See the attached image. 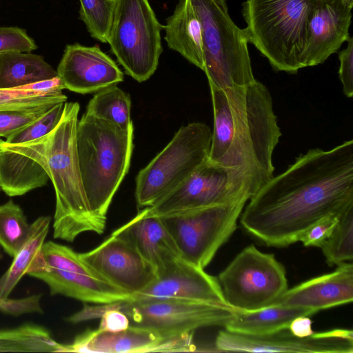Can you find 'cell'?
Returning a JSON list of instances; mask_svg holds the SVG:
<instances>
[{"label": "cell", "mask_w": 353, "mask_h": 353, "mask_svg": "<svg viewBox=\"0 0 353 353\" xmlns=\"http://www.w3.org/2000/svg\"><path fill=\"white\" fill-rule=\"evenodd\" d=\"M79 19L90 36L107 43L116 0H79Z\"/></svg>", "instance_id": "f546056e"}, {"label": "cell", "mask_w": 353, "mask_h": 353, "mask_svg": "<svg viewBox=\"0 0 353 353\" xmlns=\"http://www.w3.org/2000/svg\"><path fill=\"white\" fill-rule=\"evenodd\" d=\"M130 326L127 315L117 307L116 303H108L107 309L100 317L99 330L117 332L126 330Z\"/></svg>", "instance_id": "d590c367"}, {"label": "cell", "mask_w": 353, "mask_h": 353, "mask_svg": "<svg viewBox=\"0 0 353 353\" xmlns=\"http://www.w3.org/2000/svg\"><path fill=\"white\" fill-rule=\"evenodd\" d=\"M345 48L339 53L340 62L339 77L343 87V92L347 98L353 97V38L346 41Z\"/></svg>", "instance_id": "836d02e7"}, {"label": "cell", "mask_w": 353, "mask_h": 353, "mask_svg": "<svg viewBox=\"0 0 353 353\" xmlns=\"http://www.w3.org/2000/svg\"><path fill=\"white\" fill-rule=\"evenodd\" d=\"M163 29L148 0H116L107 43L125 72L138 82L157 68Z\"/></svg>", "instance_id": "52a82bcc"}, {"label": "cell", "mask_w": 353, "mask_h": 353, "mask_svg": "<svg viewBox=\"0 0 353 353\" xmlns=\"http://www.w3.org/2000/svg\"><path fill=\"white\" fill-rule=\"evenodd\" d=\"M59 343L43 327L27 324L0 330V352H57Z\"/></svg>", "instance_id": "4316f807"}, {"label": "cell", "mask_w": 353, "mask_h": 353, "mask_svg": "<svg viewBox=\"0 0 353 353\" xmlns=\"http://www.w3.org/2000/svg\"><path fill=\"white\" fill-rule=\"evenodd\" d=\"M215 347L219 352L352 353L353 332L334 329L299 337L288 329L261 336L241 334L225 330L217 334Z\"/></svg>", "instance_id": "4fadbf2b"}, {"label": "cell", "mask_w": 353, "mask_h": 353, "mask_svg": "<svg viewBox=\"0 0 353 353\" xmlns=\"http://www.w3.org/2000/svg\"><path fill=\"white\" fill-rule=\"evenodd\" d=\"M202 27L208 83L220 88L246 86L254 77L245 29L232 20L225 0H191Z\"/></svg>", "instance_id": "5b68a950"}, {"label": "cell", "mask_w": 353, "mask_h": 353, "mask_svg": "<svg viewBox=\"0 0 353 353\" xmlns=\"http://www.w3.org/2000/svg\"><path fill=\"white\" fill-rule=\"evenodd\" d=\"M163 30L168 46L203 70L202 27L191 0H179Z\"/></svg>", "instance_id": "44dd1931"}, {"label": "cell", "mask_w": 353, "mask_h": 353, "mask_svg": "<svg viewBox=\"0 0 353 353\" xmlns=\"http://www.w3.org/2000/svg\"><path fill=\"white\" fill-rule=\"evenodd\" d=\"M352 9L343 0H319L308 22L304 68L323 63L348 39Z\"/></svg>", "instance_id": "ac0fdd59"}, {"label": "cell", "mask_w": 353, "mask_h": 353, "mask_svg": "<svg viewBox=\"0 0 353 353\" xmlns=\"http://www.w3.org/2000/svg\"><path fill=\"white\" fill-rule=\"evenodd\" d=\"M59 78L17 88H0V111L53 106L65 102L67 97Z\"/></svg>", "instance_id": "d4e9b609"}, {"label": "cell", "mask_w": 353, "mask_h": 353, "mask_svg": "<svg viewBox=\"0 0 353 353\" xmlns=\"http://www.w3.org/2000/svg\"><path fill=\"white\" fill-rule=\"evenodd\" d=\"M288 330L294 336L306 337L314 333L312 329V321L308 316H300L290 323Z\"/></svg>", "instance_id": "8d00e7d4"}, {"label": "cell", "mask_w": 353, "mask_h": 353, "mask_svg": "<svg viewBox=\"0 0 353 353\" xmlns=\"http://www.w3.org/2000/svg\"><path fill=\"white\" fill-rule=\"evenodd\" d=\"M209 85L214 124L208 159L239 171L252 196L274 176L272 154L281 137L271 94L256 79L246 86Z\"/></svg>", "instance_id": "7a4b0ae2"}, {"label": "cell", "mask_w": 353, "mask_h": 353, "mask_svg": "<svg viewBox=\"0 0 353 353\" xmlns=\"http://www.w3.org/2000/svg\"><path fill=\"white\" fill-rule=\"evenodd\" d=\"M217 278L227 304L243 312L268 307L288 290L284 266L253 245L241 251Z\"/></svg>", "instance_id": "30bf717a"}, {"label": "cell", "mask_w": 353, "mask_h": 353, "mask_svg": "<svg viewBox=\"0 0 353 353\" xmlns=\"http://www.w3.org/2000/svg\"><path fill=\"white\" fill-rule=\"evenodd\" d=\"M114 232L128 240L157 273L181 256L161 217L148 214L145 208Z\"/></svg>", "instance_id": "ffe728a7"}, {"label": "cell", "mask_w": 353, "mask_h": 353, "mask_svg": "<svg viewBox=\"0 0 353 353\" xmlns=\"http://www.w3.org/2000/svg\"><path fill=\"white\" fill-rule=\"evenodd\" d=\"M212 130L196 122L182 126L136 177L139 208L153 205L184 181L208 157Z\"/></svg>", "instance_id": "8992f818"}, {"label": "cell", "mask_w": 353, "mask_h": 353, "mask_svg": "<svg viewBox=\"0 0 353 353\" xmlns=\"http://www.w3.org/2000/svg\"><path fill=\"white\" fill-rule=\"evenodd\" d=\"M350 8H352L353 0H343Z\"/></svg>", "instance_id": "74e56055"}, {"label": "cell", "mask_w": 353, "mask_h": 353, "mask_svg": "<svg viewBox=\"0 0 353 353\" xmlns=\"http://www.w3.org/2000/svg\"><path fill=\"white\" fill-rule=\"evenodd\" d=\"M130 111V95L113 85L97 92L89 101L85 113L128 130L133 127Z\"/></svg>", "instance_id": "484cf974"}, {"label": "cell", "mask_w": 353, "mask_h": 353, "mask_svg": "<svg viewBox=\"0 0 353 353\" xmlns=\"http://www.w3.org/2000/svg\"><path fill=\"white\" fill-rule=\"evenodd\" d=\"M80 255L108 282L133 297L157 277L153 265L114 231L98 246Z\"/></svg>", "instance_id": "9a60e30c"}, {"label": "cell", "mask_w": 353, "mask_h": 353, "mask_svg": "<svg viewBox=\"0 0 353 353\" xmlns=\"http://www.w3.org/2000/svg\"><path fill=\"white\" fill-rule=\"evenodd\" d=\"M315 314L308 310L270 305L254 312L235 310L225 324L226 330L245 335L261 336L288 329L292 320L300 316Z\"/></svg>", "instance_id": "7402d4cb"}, {"label": "cell", "mask_w": 353, "mask_h": 353, "mask_svg": "<svg viewBox=\"0 0 353 353\" xmlns=\"http://www.w3.org/2000/svg\"><path fill=\"white\" fill-rule=\"evenodd\" d=\"M353 301V265L343 263L332 272L287 290L272 305L317 312Z\"/></svg>", "instance_id": "d6986e66"}, {"label": "cell", "mask_w": 353, "mask_h": 353, "mask_svg": "<svg viewBox=\"0 0 353 353\" xmlns=\"http://www.w3.org/2000/svg\"><path fill=\"white\" fill-rule=\"evenodd\" d=\"M52 218L41 216L30 223L29 235L8 269L0 277V298L7 299L24 275L40 251L48 234Z\"/></svg>", "instance_id": "cb8c5ba5"}, {"label": "cell", "mask_w": 353, "mask_h": 353, "mask_svg": "<svg viewBox=\"0 0 353 353\" xmlns=\"http://www.w3.org/2000/svg\"><path fill=\"white\" fill-rule=\"evenodd\" d=\"M57 72L64 89L83 94L96 93L123 81V72L98 45H67Z\"/></svg>", "instance_id": "e0dca14e"}, {"label": "cell", "mask_w": 353, "mask_h": 353, "mask_svg": "<svg viewBox=\"0 0 353 353\" xmlns=\"http://www.w3.org/2000/svg\"><path fill=\"white\" fill-rule=\"evenodd\" d=\"M26 275L45 283L51 295H63L84 303H113L133 296L104 279L70 247L44 242Z\"/></svg>", "instance_id": "ba28073f"}, {"label": "cell", "mask_w": 353, "mask_h": 353, "mask_svg": "<svg viewBox=\"0 0 353 353\" xmlns=\"http://www.w3.org/2000/svg\"><path fill=\"white\" fill-rule=\"evenodd\" d=\"M133 134L134 127L124 130L85 113L77 123L83 185L90 212L103 229L110 205L130 168Z\"/></svg>", "instance_id": "3957f363"}, {"label": "cell", "mask_w": 353, "mask_h": 353, "mask_svg": "<svg viewBox=\"0 0 353 353\" xmlns=\"http://www.w3.org/2000/svg\"></svg>", "instance_id": "f35d334b"}, {"label": "cell", "mask_w": 353, "mask_h": 353, "mask_svg": "<svg viewBox=\"0 0 353 353\" xmlns=\"http://www.w3.org/2000/svg\"><path fill=\"white\" fill-rule=\"evenodd\" d=\"M242 196L251 198L241 173L208 157L184 181L145 210L149 215L161 216L224 204Z\"/></svg>", "instance_id": "7c38bea8"}, {"label": "cell", "mask_w": 353, "mask_h": 353, "mask_svg": "<svg viewBox=\"0 0 353 353\" xmlns=\"http://www.w3.org/2000/svg\"><path fill=\"white\" fill-rule=\"evenodd\" d=\"M330 266L353 259V207L345 210L330 236L321 247Z\"/></svg>", "instance_id": "f1b7e54d"}, {"label": "cell", "mask_w": 353, "mask_h": 353, "mask_svg": "<svg viewBox=\"0 0 353 353\" xmlns=\"http://www.w3.org/2000/svg\"><path fill=\"white\" fill-rule=\"evenodd\" d=\"M193 334L165 335L152 329L134 325L117 332L97 328L81 333L71 343H59L57 352H192L195 350Z\"/></svg>", "instance_id": "5bb4252c"}, {"label": "cell", "mask_w": 353, "mask_h": 353, "mask_svg": "<svg viewBox=\"0 0 353 353\" xmlns=\"http://www.w3.org/2000/svg\"><path fill=\"white\" fill-rule=\"evenodd\" d=\"M353 207V140L309 150L250 199L240 223L268 246L286 247L330 214Z\"/></svg>", "instance_id": "6da1fadb"}, {"label": "cell", "mask_w": 353, "mask_h": 353, "mask_svg": "<svg viewBox=\"0 0 353 353\" xmlns=\"http://www.w3.org/2000/svg\"><path fill=\"white\" fill-rule=\"evenodd\" d=\"M0 311L13 316L43 312L41 294L32 295L22 299H1Z\"/></svg>", "instance_id": "e575fe53"}, {"label": "cell", "mask_w": 353, "mask_h": 353, "mask_svg": "<svg viewBox=\"0 0 353 353\" xmlns=\"http://www.w3.org/2000/svg\"><path fill=\"white\" fill-rule=\"evenodd\" d=\"M342 214H330L322 218L306 230L300 236L299 241L302 242L306 247L321 248L330 236Z\"/></svg>", "instance_id": "d6a6232c"}, {"label": "cell", "mask_w": 353, "mask_h": 353, "mask_svg": "<svg viewBox=\"0 0 353 353\" xmlns=\"http://www.w3.org/2000/svg\"><path fill=\"white\" fill-rule=\"evenodd\" d=\"M319 0H246L242 14L249 42L276 71L304 68L308 22Z\"/></svg>", "instance_id": "277c9868"}, {"label": "cell", "mask_w": 353, "mask_h": 353, "mask_svg": "<svg viewBox=\"0 0 353 353\" xmlns=\"http://www.w3.org/2000/svg\"><path fill=\"white\" fill-rule=\"evenodd\" d=\"M37 46L26 30L18 27H0V54L8 51L30 52Z\"/></svg>", "instance_id": "1f68e13d"}, {"label": "cell", "mask_w": 353, "mask_h": 353, "mask_svg": "<svg viewBox=\"0 0 353 353\" xmlns=\"http://www.w3.org/2000/svg\"><path fill=\"white\" fill-rule=\"evenodd\" d=\"M129 319L130 325L156 330L165 335L194 333L197 329L224 326L235 309L205 302L150 299L116 303Z\"/></svg>", "instance_id": "8fae6325"}, {"label": "cell", "mask_w": 353, "mask_h": 353, "mask_svg": "<svg viewBox=\"0 0 353 353\" xmlns=\"http://www.w3.org/2000/svg\"><path fill=\"white\" fill-rule=\"evenodd\" d=\"M250 198L160 216L181 258L204 269L236 228Z\"/></svg>", "instance_id": "9c48e42d"}, {"label": "cell", "mask_w": 353, "mask_h": 353, "mask_svg": "<svg viewBox=\"0 0 353 353\" xmlns=\"http://www.w3.org/2000/svg\"><path fill=\"white\" fill-rule=\"evenodd\" d=\"M57 77L41 55L19 51L0 54V88H20Z\"/></svg>", "instance_id": "603a6c76"}, {"label": "cell", "mask_w": 353, "mask_h": 353, "mask_svg": "<svg viewBox=\"0 0 353 353\" xmlns=\"http://www.w3.org/2000/svg\"><path fill=\"white\" fill-rule=\"evenodd\" d=\"M150 299L188 300L229 306L218 278L181 256L158 272L156 279L134 295L132 300Z\"/></svg>", "instance_id": "2e32d148"}, {"label": "cell", "mask_w": 353, "mask_h": 353, "mask_svg": "<svg viewBox=\"0 0 353 353\" xmlns=\"http://www.w3.org/2000/svg\"><path fill=\"white\" fill-rule=\"evenodd\" d=\"M52 107L0 111V137L6 139L39 119Z\"/></svg>", "instance_id": "4dcf8cb0"}, {"label": "cell", "mask_w": 353, "mask_h": 353, "mask_svg": "<svg viewBox=\"0 0 353 353\" xmlns=\"http://www.w3.org/2000/svg\"><path fill=\"white\" fill-rule=\"evenodd\" d=\"M30 223L21 208L12 199L0 205V245L13 257L27 239Z\"/></svg>", "instance_id": "83f0119b"}]
</instances>
